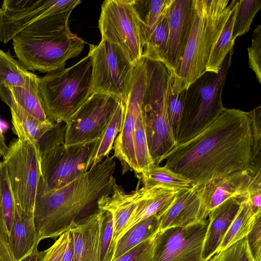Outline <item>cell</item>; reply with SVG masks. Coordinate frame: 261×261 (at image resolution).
Instances as JSON below:
<instances>
[{
    "label": "cell",
    "instance_id": "6da1fadb",
    "mask_svg": "<svg viewBox=\"0 0 261 261\" xmlns=\"http://www.w3.org/2000/svg\"><path fill=\"white\" fill-rule=\"evenodd\" d=\"M252 122L248 112L225 109L207 128L167 154L165 166L201 185L252 169Z\"/></svg>",
    "mask_w": 261,
    "mask_h": 261
},
{
    "label": "cell",
    "instance_id": "7a4b0ae2",
    "mask_svg": "<svg viewBox=\"0 0 261 261\" xmlns=\"http://www.w3.org/2000/svg\"><path fill=\"white\" fill-rule=\"evenodd\" d=\"M115 168L114 158L108 155L60 188L47 190L40 178L34 210L39 241L59 237L68 231L81 216L97 206L98 200L111 194L116 183Z\"/></svg>",
    "mask_w": 261,
    "mask_h": 261
},
{
    "label": "cell",
    "instance_id": "3957f363",
    "mask_svg": "<svg viewBox=\"0 0 261 261\" xmlns=\"http://www.w3.org/2000/svg\"><path fill=\"white\" fill-rule=\"evenodd\" d=\"M71 13L41 19L13 38L15 55L28 70L49 72L64 68L66 61L81 54L85 42L70 30Z\"/></svg>",
    "mask_w": 261,
    "mask_h": 261
},
{
    "label": "cell",
    "instance_id": "277c9868",
    "mask_svg": "<svg viewBox=\"0 0 261 261\" xmlns=\"http://www.w3.org/2000/svg\"><path fill=\"white\" fill-rule=\"evenodd\" d=\"M237 0H193V20L172 90L179 93L206 72L211 51Z\"/></svg>",
    "mask_w": 261,
    "mask_h": 261
},
{
    "label": "cell",
    "instance_id": "5b68a950",
    "mask_svg": "<svg viewBox=\"0 0 261 261\" xmlns=\"http://www.w3.org/2000/svg\"><path fill=\"white\" fill-rule=\"evenodd\" d=\"M92 62L87 55L68 68L39 77L44 110L51 122L66 123L87 101L92 93Z\"/></svg>",
    "mask_w": 261,
    "mask_h": 261
},
{
    "label": "cell",
    "instance_id": "8992f818",
    "mask_svg": "<svg viewBox=\"0 0 261 261\" xmlns=\"http://www.w3.org/2000/svg\"><path fill=\"white\" fill-rule=\"evenodd\" d=\"M143 59L146 83L142 112L149 153L153 163L158 165L177 144L167 109L170 72L162 62Z\"/></svg>",
    "mask_w": 261,
    "mask_h": 261
},
{
    "label": "cell",
    "instance_id": "52a82bcc",
    "mask_svg": "<svg viewBox=\"0 0 261 261\" xmlns=\"http://www.w3.org/2000/svg\"><path fill=\"white\" fill-rule=\"evenodd\" d=\"M233 49L217 73L205 72L187 89L177 143L189 141L212 124L225 110L222 93L231 63Z\"/></svg>",
    "mask_w": 261,
    "mask_h": 261
},
{
    "label": "cell",
    "instance_id": "ba28073f",
    "mask_svg": "<svg viewBox=\"0 0 261 261\" xmlns=\"http://www.w3.org/2000/svg\"><path fill=\"white\" fill-rule=\"evenodd\" d=\"M92 93L110 95L124 103L130 91L135 66L117 44L101 39L90 44Z\"/></svg>",
    "mask_w": 261,
    "mask_h": 261
},
{
    "label": "cell",
    "instance_id": "9c48e42d",
    "mask_svg": "<svg viewBox=\"0 0 261 261\" xmlns=\"http://www.w3.org/2000/svg\"><path fill=\"white\" fill-rule=\"evenodd\" d=\"M14 197L19 212L34 214L37 189L41 176V157L35 146L17 138L3 158Z\"/></svg>",
    "mask_w": 261,
    "mask_h": 261
},
{
    "label": "cell",
    "instance_id": "30bf717a",
    "mask_svg": "<svg viewBox=\"0 0 261 261\" xmlns=\"http://www.w3.org/2000/svg\"><path fill=\"white\" fill-rule=\"evenodd\" d=\"M98 28L101 39L118 45L134 66L141 60L144 44L133 0L104 1Z\"/></svg>",
    "mask_w": 261,
    "mask_h": 261
},
{
    "label": "cell",
    "instance_id": "8fae6325",
    "mask_svg": "<svg viewBox=\"0 0 261 261\" xmlns=\"http://www.w3.org/2000/svg\"><path fill=\"white\" fill-rule=\"evenodd\" d=\"M95 141L70 146L62 142L47 151L41 160L40 180L44 188H60L89 169Z\"/></svg>",
    "mask_w": 261,
    "mask_h": 261
},
{
    "label": "cell",
    "instance_id": "7c38bea8",
    "mask_svg": "<svg viewBox=\"0 0 261 261\" xmlns=\"http://www.w3.org/2000/svg\"><path fill=\"white\" fill-rule=\"evenodd\" d=\"M80 0H4L1 10V42L6 44L19 32L39 20L71 12Z\"/></svg>",
    "mask_w": 261,
    "mask_h": 261
},
{
    "label": "cell",
    "instance_id": "4fadbf2b",
    "mask_svg": "<svg viewBox=\"0 0 261 261\" xmlns=\"http://www.w3.org/2000/svg\"><path fill=\"white\" fill-rule=\"evenodd\" d=\"M121 101L110 95L93 93L65 123L64 144L70 146L97 140Z\"/></svg>",
    "mask_w": 261,
    "mask_h": 261
},
{
    "label": "cell",
    "instance_id": "5bb4252c",
    "mask_svg": "<svg viewBox=\"0 0 261 261\" xmlns=\"http://www.w3.org/2000/svg\"><path fill=\"white\" fill-rule=\"evenodd\" d=\"M146 83V65L143 58L134 67L131 87L124 103L121 129L113 145L114 154L121 163L123 174L129 170L138 174L133 145V135L139 115L142 110Z\"/></svg>",
    "mask_w": 261,
    "mask_h": 261
},
{
    "label": "cell",
    "instance_id": "9a60e30c",
    "mask_svg": "<svg viewBox=\"0 0 261 261\" xmlns=\"http://www.w3.org/2000/svg\"><path fill=\"white\" fill-rule=\"evenodd\" d=\"M208 220L159 230L154 237L152 261H202Z\"/></svg>",
    "mask_w": 261,
    "mask_h": 261
},
{
    "label": "cell",
    "instance_id": "2e32d148",
    "mask_svg": "<svg viewBox=\"0 0 261 261\" xmlns=\"http://www.w3.org/2000/svg\"><path fill=\"white\" fill-rule=\"evenodd\" d=\"M253 175L248 170L237 171L223 178L198 185L199 221L207 220L210 212L228 199L247 198Z\"/></svg>",
    "mask_w": 261,
    "mask_h": 261
},
{
    "label": "cell",
    "instance_id": "e0dca14e",
    "mask_svg": "<svg viewBox=\"0 0 261 261\" xmlns=\"http://www.w3.org/2000/svg\"><path fill=\"white\" fill-rule=\"evenodd\" d=\"M12 129L18 139L29 141L38 151L41 160L50 148L64 142L65 124L44 123L14 106L10 107Z\"/></svg>",
    "mask_w": 261,
    "mask_h": 261
},
{
    "label": "cell",
    "instance_id": "ac0fdd59",
    "mask_svg": "<svg viewBox=\"0 0 261 261\" xmlns=\"http://www.w3.org/2000/svg\"><path fill=\"white\" fill-rule=\"evenodd\" d=\"M193 20V0H174L169 15L168 40L164 63L173 76L179 70Z\"/></svg>",
    "mask_w": 261,
    "mask_h": 261
},
{
    "label": "cell",
    "instance_id": "d6986e66",
    "mask_svg": "<svg viewBox=\"0 0 261 261\" xmlns=\"http://www.w3.org/2000/svg\"><path fill=\"white\" fill-rule=\"evenodd\" d=\"M105 214V211L97 207L68 230L73 240L74 261H100Z\"/></svg>",
    "mask_w": 261,
    "mask_h": 261
},
{
    "label": "cell",
    "instance_id": "ffe728a7",
    "mask_svg": "<svg viewBox=\"0 0 261 261\" xmlns=\"http://www.w3.org/2000/svg\"><path fill=\"white\" fill-rule=\"evenodd\" d=\"M245 198L228 199L211 211L205 236L201 258L206 261L215 255Z\"/></svg>",
    "mask_w": 261,
    "mask_h": 261
},
{
    "label": "cell",
    "instance_id": "44dd1931",
    "mask_svg": "<svg viewBox=\"0 0 261 261\" xmlns=\"http://www.w3.org/2000/svg\"><path fill=\"white\" fill-rule=\"evenodd\" d=\"M198 186L179 190L170 205L160 215V230L187 226L199 221L200 199Z\"/></svg>",
    "mask_w": 261,
    "mask_h": 261
},
{
    "label": "cell",
    "instance_id": "7402d4cb",
    "mask_svg": "<svg viewBox=\"0 0 261 261\" xmlns=\"http://www.w3.org/2000/svg\"><path fill=\"white\" fill-rule=\"evenodd\" d=\"M38 78L32 73L23 87L0 86V98L9 107H18L40 121L48 123L51 121L44 110Z\"/></svg>",
    "mask_w": 261,
    "mask_h": 261
},
{
    "label": "cell",
    "instance_id": "603a6c76",
    "mask_svg": "<svg viewBox=\"0 0 261 261\" xmlns=\"http://www.w3.org/2000/svg\"><path fill=\"white\" fill-rule=\"evenodd\" d=\"M143 191V187L127 193L116 183L111 194L103 195L98 200L97 207L110 212L113 216V241L115 245Z\"/></svg>",
    "mask_w": 261,
    "mask_h": 261
},
{
    "label": "cell",
    "instance_id": "cb8c5ba5",
    "mask_svg": "<svg viewBox=\"0 0 261 261\" xmlns=\"http://www.w3.org/2000/svg\"><path fill=\"white\" fill-rule=\"evenodd\" d=\"M178 191L162 187L149 189L144 187L143 193L118 240L139 222L152 215L159 216L162 214L173 201Z\"/></svg>",
    "mask_w": 261,
    "mask_h": 261
},
{
    "label": "cell",
    "instance_id": "d4e9b609",
    "mask_svg": "<svg viewBox=\"0 0 261 261\" xmlns=\"http://www.w3.org/2000/svg\"><path fill=\"white\" fill-rule=\"evenodd\" d=\"M9 242L14 261H19L30 254L38 246L40 241L34 214L21 213L15 208Z\"/></svg>",
    "mask_w": 261,
    "mask_h": 261
},
{
    "label": "cell",
    "instance_id": "484cf974",
    "mask_svg": "<svg viewBox=\"0 0 261 261\" xmlns=\"http://www.w3.org/2000/svg\"><path fill=\"white\" fill-rule=\"evenodd\" d=\"M174 0H133L145 42L161 19L169 11Z\"/></svg>",
    "mask_w": 261,
    "mask_h": 261
},
{
    "label": "cell",
    "instance_id": "4316f807",
    "mask_svg": "<svg viewBox=\"0 0 261 261\" xmlns=\"http://www.w3.org/2000/svg\"><path fill=\"white\" fill-rule=\"evenodd\" d=\"M159 230V220L155 215L139 222L117 241L112 261H115L140 243L153 237Z\"/></svg>",
    "mask_w": 261,
    "mask_h": 261
},
{
    "label": "cell",
    "instance_id": "83f0119b",
    "mask_svg": "<svg viewBox=\"0 0 261 261\" xmlns=\"http://www.w3.org/2000/svg\"><path fill=\"white\" fill-rule=\"evenodd\" d=\"M143 187H155L181 190L191 188L193 184L185 177L166 167L153 164L141 173Z\"/></svg>",
    "mask_w": 261,
    "mask_h": 261
},
{
    "label": "cell",
    "instance_id": "f1b7e54d",
    "mask_svg": "<svg viewBox=\"0 0 261 261\" xmlns=\"http://www.w3.org/2000/svg\"><path fill=\"white\" fill-rule=\"evenodd\" d=\"M123 111L124 103L121 101L102 133L95 141L90 160V168L101 162L113 149L115 140L121 129Z\"/></svg>",
    "mask_w": 261,
    "mask_h": 261
},
{
    "label": "cell",
    "instance_id": "f546056e",
    "mask_svg": "<svg viewBox=\"0 0 261 261\" xmlns=\"http://www.w3.org/2000/svg\"><path fill=\"white\" fill-rule=\"evenodd\" d=\"M246 199L243 200L239 210L231 222L217 253L223 250L247 237L252 230L256 215Z\"/></svg>",
    "mask_w": 261,
    "mask_h": 261
},
{
    "label": "cell",
    "instance_id": "4dcf8cb0",
    "mask_svg": "<svg viewBox=\"0 0 261 261\" xmlns=\"http://www.w3.org/2000/svg\"><path fill=\"white\" fill-rule=\"evenodd\" d=\"M239 1H236L220 36L213 46L206 66V72L217 73L227 54L233 49L232 31Z\"/></svg>",
    "mask_w": 261,
    "mask_h": 261
},
{
    "label": "cell",
    "instance_id": "1f68e13d",
    "mask_svg": "<svg viewBox=\"0 0 261 261\" xmlns=\"http://www.w3.org/2000/svg\"><path fill=\"white\" fill-rule=\"evenodd\" d=\"M169 12L170 10L147 38L142 58L164 63L168 40Z\"/></svg>",
    "mask_w": 261,
    "mask_h": 261
},
{
    "label": "cell",
    "instance_id": "d6a6232c",
    "mask_svg": "<svg viewBox=\"0 0 261 261\" xmlns=\"http://www.w3.org/2000/svg\"><path fill=\"white\" fill-rule=\"evenodd\" d=\"M30 72L18 60L0 49V86H25Z\"/></svg>",
    "mask_w": 261,
    "mask_h": 261
},
{
    "label": "cell",
    "instance_id": "836d02e7",
    "mask_svg": "<svg viewBox=\"0 0 261 261\" xmlns=\"http://www.w3.org/2000/svg\"><path fill=\"white\" fill-rule=\"evenodd\" d=\"M133 145L138 174L154 164L148 146L142 110L137 118L133 135Z\"/></svg>",
    "mask_w": 261,
    "mask_h": 261
},
{
    "label": "cell",
    "instance_id": "e575fe53",
    "mask_svg": "<svg viewBox=\"0 0 261 261\" xmlns=\"http://www.w3.org/2000/svg\"><path fill=\"white\" fill-rule=\"evenodd\" d=\"M15 212V202L6 167L0 161V219L9 236Z\"/></svg>",
    "mask_w": 261,
    "mask_h": 261
},
{
    "label": "cell",
    "instance_id": "d590c367",
    "mask_svg": "<svg viewBox=\"0 0 261 261\" xmlns=\"http://www.w3.org/2000/svg\"><path fill=\"white\" fill-rule=\"evenodd\" d=\"M260 8V0L239 1L232 31L234 40L250 30L253 19Z\"/></svg>",
    "mask_w": 261,
    "mask_h": 261
},
{
    "label": "cell",
    "instance_id": "8d00e7d4",
    "mask_svg": "<svg viewBox=\"0 0 261 261\" xmlns=\"http://www.w3.org/2000/svg\"><path fill=\"white\" fill-rule=\"evenodd\" d=\"M174 77L170 73L167 95V109L169 123L175 139L182 115L187 90L176 93L172 90Z\"/></svg>",
    "mask_w": 261,
    "mask_h": 261
},
{
    "label": "cell",
    "instance_id": "74e56055",
    "mask_svg": "<svg viewBox=\"0 0 261 261\" xmlns=\"http://www.w3.org/2000/svg\"><path fill=\"white\" fill-rule=\"evenodd\" d=\"M206 261H254L250 252L247 237L227 248L216 253Z\"/></svg>",
    "mask_w": 261,
    "mask_h": 261
},
{
    "label": "cell",
    "instance_id": "f35d334b",
    "mask_svg": "<svg viewBox=\"0 0 261 261\" xmlns=\"http://www.w3.org/2000/svg\"><path fill=\"white\" fill-rule=\"evenodd\" d=\"M248 112L252 122V169L255 174L261 171V106Z\"/></svg>",
    "mask_w": 261,
    "mask_h": 261
},
{
    "label": "cell",
    "instance_id": "ab89813d",
    "mask_svg": "<svg viewBox=\"0 0 261 261\" xmlns=\"http://www.w3.org/2000/svg\"><path fill=\"white\" fill-rule=\"evenodd\" d=\"M113 216L110 212L105 211L101 238L100 261L112 260L116 247L113 241Z\"/></svg>",
    "mask_w": 261,
    "mask_h": 261
},
{
    "label": "cell",
    "instance_id": "60d3db41",
    "mask_svg": "<svg viewBox=\"0 0 261 261\" xmlns=\"http://www.w3.org/2000/svg\"><path fill=\"white\" fill-rule=\"evenodd\" d=\"M249 67L254 72L256 78L261 84V25H258L253 31L251 44L248 47Z\"/></svg>",
    "mask_w": 261,
    "mask_h": 261
},
{
    "label": "cell",
    "instance_id": "b9f144b4",
    "mask_svg": "<svg viewBox=\"0 0 261 261\" xmlns=\"http://www.w3.org/2000/svg\"><path fill=\"white\" fill-rule=\"evenodd\" d=\"M155 236L140 243L115 261H152Z\"/></svg>",
    "mask_w": 261,
    "mask_h": 261
},
{
    "label": "cell",
    "instance_id": "7bdbcfd3",
    "mask_svg": "<svg viewBox=\"0 0 261 261\" xmlns=\"http://www.w3.org/2000/svg\"><path fill=\"white\" fill-rule=\"evenodd\" d=\"M247 238L254 260L261 261V212L256 215L253 228Z\"/></svg>",
    "mask_w": 261,
    "mask_h": 261
},
{
    "label": "cell",
    "instance_id": "ee69618b",
    "mask_svg": "<svg viewBox=\"0 0 261 261\" xmlns=\"http://www.w3.org/2000/svg\"><path fill=\"white\" fill-rule=\"evenodd\" d=\"M247 200L255 213L261 211V171L253 176Z\"/></svg>",
    "mask_w": 261,
    "mask_h": 261
},
{
    "label": "cell",
    "instance_id": "f6af8a7d",
    "mask_svg": "<svg viewBox=\"0 0 261 261\" xmlns=\"http://www.w3.org/2000/svg\"><path fill=\"white\" fill-rule=\"evenodd\" d=\"M68 234L69 231H67L59 236L54 243L45 250L42 261H62Z\"/></svg>",
    "mask_w": 261,
    "mask_h": 261
},
{
    "label": "cell",
    "instance_id": "bcb514c9",
    "mask_svg": "<svg viewBox=\"0 0 261 261\" xmlns=\"http://www.w3.org/2000/svg\"><path fill=\"white\" fill-rule=\"evenodd\" d=\"M0 261H14L9 242L6 226L0 219Z\"/></svg>",
    "mask_w": 261,
    "mask_h": 261
},
{
    "label": "cell",
    "instance_id": "7dc6e473",
    "mask_svg": "<svg viewBox=\"0 0 261 261\" xmlns=\"http://www.w3.org/2000/svg\"><path fill=\"white\" fill-rule=\"evenodd\" d=\"M62 261H74L73 240L69 231L66 248L63 254Z\"/></svg>",
    "mask_w": 261,
    "mask_h": 261
},
{
    "label": "cell",
    "instance_id": "c3c4849f",
    "mask_svg": "<svg viewBox=\"0 0 261 261\" xmlns=\"http://www.w3.org/2000/svg\"><path fill=\"white\" fill-rule=\"evenodd\" d=\"M45 253V250L39 251L38 246L36 247L33 252L19 261H42Z\"/></svg>",
    "mask_w": 261,
    "mask_h": 261
},
{
    "label": "cell",
    "instance_id": "681fc988",
    "mask_svg": "<svg viewBox=\"0 0 261 261\" xmlns=\"http://www.w3.org/2000/svg\"><path fill=\"white\" fill-rule=\"evenodd\" d=\"M9 146H7L0 117V156L4 158L7 153Z\"/></svg>",
    "mask_w": 261,
    "mask_h": 261
},
{
    "label": "cell",
    "instance_id": "f907efd6",
    "mask_svg": "<svg viewBox=\"0 0 261 261\" xmlns=\"http://www.w3.org/2000/svg\"><path fill=\"white\" fill-rule=\"evenodd\" d=\"M1 10L0 8V25H1ZM0 42H1V36H0Z\"/></svg>",
    "mask_w": 261,
    "mask_h": 261
}]
</instances>
